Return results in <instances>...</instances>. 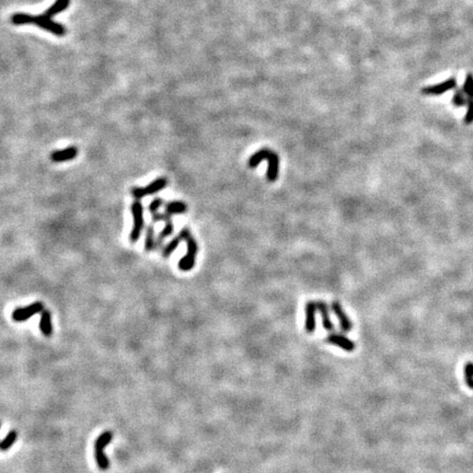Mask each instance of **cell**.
Here are the masks:
<instances>
[{"label": "cell", "mask_w": 473, "mask_h": 473, "mask_svg": "<svg viewBox=\"0 0 473 473\" xmlns=\"http://www.w3.org/2000/svg\"><path fill=\"white\" fill-rule=\"evenodd\" d=\"M71 3V0H57L52 7H49L45 12L39 16H31L27 13H16L11 18V22L14 26H23V24H36L47 32L55 34L56 36H65L66 29L64 26L53 21V17L66 10Z\"/></svg>", "instance_id": "1"}, {"label": "cell", "mask_w": 473, "mask_h": 473, "mask_svg": "<svg viewBox=\"0 0 473 473\" xmlns=\"http://www.w3.org/2000/svg\"><path fill=\"white\" fill-rule=\"evenodd\" d=\"M266 160L268 162V168L266 172V179L268 182H275L280 173V157L275 151L268 148H262L260 150L250 157L248 164L250 168H256L262 161Z\"/></svg>", "instance_id": "2"}, {"label": "cell", "mask_w": 473, "mask_h": 473, "mask_svg": "<svg viewBox=\"0 0 473 473\" xmlns=\"http://www.w3.org/2000/svg\"><path fill=\"white\" fill-rule=\"evenodd\" d=\"M180 233L183 236V241L186 242L187 251H186V255L181 258L180 262H179V268H180L182 272H188L193 270L194 266H195L198 246L195 238H194L191 233L190 229L183 228L180 231Z\"/></svg>", "instance_id": "3"}, {"label": "cell", "mask_w": 473, "mask_h": 473, "mask_svg": "<svg viewBox=\"0 0 473 473\" xmlns=\"http://www.w3.org/2000/svg\"><path fill=\"white\" fill-rule=\"evenodd\" d=\"M131 212L133 216V228L129 235V241L132 243H136L142 236V232L145 226L144 220V206L141 201L135 200L131 206Z\"/></svg>", "instance_id": "4"}, {"label": "cell", "mask_w": 473, "mask_h": 473, "mask_svg": "<svg viewBox=\"0 0 473 473\" xmlns=\"http://www.w3.org/2000/svg\"><path fill=\"white\" fill-rule=\"evenodd\" d=\"M167 185H168V180L166 178H158L156 179V180H153L151 183H149L145 187H138V186L133 187L131 190V194L135 200L141 201L144 197L153 195V194L162 191Z\"/></svg>", "instance_id": "5"}, {"label": "cell", "mask_w": 473, "mask_h": 473, "mask_svg": "<svg viewBox=\"0 0 473 473\" xmlns=\"http://www.w3.org/2000/svg\"><path fill=\"white\" fill-rule=\"evenodd\" d=\"M44 310V305L41 301H36L23 308H17L12 312V319L16 322H24L33 316L41 313Z\"/></svg>", "instance_id": "6"}, {"label": "cell", "mask_w": 473, "mask_h": 473, "mask_svg": "<svg viewBox=\"0 0 473 473\" xmlns=\"http://www.w3.org/2000/svg\"><path fill=\"white\" fill-rule=\"evenodd\" d=\"M151 219H152V222H157V221H163L164 222L163 230L160 232V235L158 236L157 242H156V249H159L162 246V242H163L164 239L168 238L169 236H171L173 233V229H174L173 221H172V218H171L170 215H168V214H166V213L160 214L159 212L156 213V214H152Z\"/></svg>", "instance_id": "7"}, {"label": "cell", "mask_w": 473, "mask_h": 473, "mask_svg": "<svg viewBox=\"0 0 473 473\" xmlns=\"http://www.w3.org/2000/svg\"><path fill=\"white\" fill-rule=\"evenodd\" d=\"M456 88H457V79L451 77L440 83L424 87L422 89V93L424 94V96H440V94H444L445 92L455 90Z\"/></svg>", "instance_id": "8"}, {"label": "cell", "mask_w": 473, "mask_h": 473, "mask_svg": "<svg viewBox=\"0 0 473 473\" xmlns=\"http://www.w3.org/2000/svg\"><path fill=\"white\" fill-rule=\"evenodd\" d=\"M327 342L332 345L340 347L348 353L354 352L355 350V343L350 340L347 336L340 334V333H330L327 337Z\"/></svg>", "instance_id": "9"}, {"label": "cell", "mask_w": 473, "mask_h": 473, "mask_svg": "<svg viewBox=\"0 0 473 473\" xmlns=\"http://www.w3.org/2000/svg\"><path fill=\"white\" fill-rule=\"evenodd\" d=\"M332 311L336 316L338 322H340V327L344 332H350L353 328V323L351 319L347 317L344 309L342 308V305L338 301H332L331 303Z\"/></svg>", "instance_id": "10"}, {"label": "cell", "mask_w": 473, "mask_h": 473, "mask_svg": "<svg viewBox=\"0 0 473 473\" xmlns=\"http://www.w3.org/2000/svg\"><path fill=\"white\" fill-rule=\"evenodd\" d=\"M318 310L317 302L316 301H308L305 306V328L308 333H313L316 331L317 323H316V312Z\"/></svg>", "instance_id": "11"}, {"label": "cell", "mask_w": 473, "mask_h": 473, "mask_svg": "<svg viewBox=\"0 0 473 473\" xmlns=\"http://www.w3.org/2000/svg\"><path fill=\"white\" fill-rule=\"evenodd\" d=\"M78 155L77 147L72 146L63 149V150H55L51 153V160L53 162H66L69 160H73Z\"/></svg>", "instance_id": "12"}, {"label": "cell", "mask_w": 473, "mask_h": 473, "mask_svg": "<svg viewBox=\"0 0 473 473\" xmlns=\"http://www.w3.org/2000/svg\"><path fill=\"white\" fill-rule=\"evenodd\" d=\"M39 330L43 333L44 336L49 337L53 335V326H52V315L48 310L44 309L41 312V320H39Z\"/></svg>", "instance_id": "13"}, {"label": "cell", "mask_w": 473, "mask_h": 473, "mask_svg": "<svg viewBox=\"0 0 473 473\" xmlns=\"http://www.w3.org/2000/svg\"><path fill=\"white\" fill-rule=\"evenodd\" d=\"M317 308L319 312H320V316L322 319V326L326 328L327 331H333L334 330V326L331 321L330 318V313H328V307L325 301H317Z\"/></svg>", "instance_id": "14"}, {"label": "cell", "mask_w": 473, "mask_h": 473, "mask_svg": "<svg viewBox=\"0 0 473 473\" xmlns=\"http://www.w3.org/2000/svg\"><path fill=\"white\" fill-rule=\"evenodd\" d=\"M187 206L186 204L182 201H171L166 204L164 206V213L168 215H180V214L186 213Z\"/></svg>", "instance_id": "15"}, {"label": "cell", "mask_w": 473, "mask_h": 473, "mask_svg": "<svg viewBox=\"0 0 473 473\" xmlns=\"http://www.w3.org/2000/svg\"><path fill=\"white\" fill-rule=\"evenodd\" d=\"M113 435L111 432H104L102 434L97 438L96 442H94V451H100L104 450L106 447L112 441Z\"/></svg>", "instance_id": "16"}, {"label": "cell", "mask_w": 473, "mask_h": 473, "mask_svg": "<svg viewBox=\"0 0 473 473\" xmlns=\"http://www.w3.org/2000/svg\"><path fill=\"white\" fill-rule=\"evenodd\" d=\"M181 241H183V236L181 235V233H179V235L177 237H174L167 246L163 247L162 256L164 258H168L169 256H170L172 253L176 251V249L179 247V245H180Z\"/></svg>", "instance_id": "17"}, {"label": "cell", "mask_w": 473, "mask_h": 473, "mask_svg": "<svg viewBox=\"0 0 473 473\" xmlns=\"http://www.w3.org/2000/svg\"><path fill=\"white\" fill-rule=\"evenodd\" d=\"M156 240H155V228H153V223L149 225L146 228V239H145V249L146 251L150 252L156 249Z\"/></svg>", "instance_id": "18"}, {"label": "cell", "mask_w": 473, "mask_h": 473, "mask_svg": "<svg viewBox=\"0 0 473 473\" xmlns=\"http://www.w3.org/2000/svg\"><path fill=\"white\" fill-rule=\"evenodd\" d=\"M468 99L469 98L466 96V93L462 89L456 88L454 91V96H452V104H454L455 108H465L467 107Z\"/></svg>", "instance_id": "19"}, {"label": "cell", "mask_w": 473, "mask_h": 473, "mask_svg": "<svg viewBox=\"0 0 473 473\" xmlns=\"http://www.w3.org/2000/svg\"><path fill=\"white\" fill-rule=\"evenodd\" d=\"M18 439V432L17 431H10L6 438L0 441V450L7 451L13 446L14 442Z\"/></svg>", "instance_id": "20"}, {"label": "cell", "mask_w": 473, "mask_h": 473, "mask_svg": "<svg viewBox=\"0 0 473 473\" xmlns=\"http://www.w3.org/2000/svg\"><path fill=\"white\" fill-rule=\"evenodd\" d=\"M94 454H96V460H97L99 469L102 470V471L108 470L109 468V460L108 456L104 454V450L94 451Z\"/></svg>", "instance_id": "21"}, {"label": "cell", "mask_w": 473, "mask_h": 473, "mask_svg": "<svg viewBox=\"0 0 473 473\" xmlns=\"http://www.w3.org/2000/svg\"><path fill=\"white\" fill-rule=\"evenodd\" d=\"M462 90L468 98H473V73H467Z\"/></svg>", "instance_id": "22"}, {"label": "cell", "mask_w": 473, "mask_h": 473, "mask_svg": "<svg viewBox=\"0 0 473 473\" xmlns=\"http://www.w3.org/2000/svg\"><path fill=\"white\" fill-rule=\"evenodd\" d=\"M465 371V379L467 386L473 390V363H467L464 368Z\"/></svg>", "instance_id": "23"}, {"label": "cell", "mask_w": 473, "mask_h": 473, "mask_svg": "<svg viewBox=\"0 0 473 473\" xmlns=\"http://www.w3.org/2000/svg\"><path fill=\"white\" fill-rule=\"evenodd\" d=\"M464 123L466 125H471V124H473V98L468 99L467 112L464 117Z\"/></svg>", "instance_id": "24"}, {"label": "cell", "mask_w": 473, "mask_h": 473, "mask_svg": "<svg viewBox=\"0 0 473 473\" xmlns=\"http://www.w3.org/2000/svg\"><path fill=\"white\" fill-rule=\"evenodd\" d=\"M162 204H163L162 198H155V200H153L150 204H149V206H148L149 213H150L151 215H152V214L158 213L159 208L162 206Z\"/></svg>", "instance_id": "25"}, {"label": "cell", "mask_w": 473, "mask_h": 473, "mask_svg": "<svg viewBox=\"0 0 473 473\" xmlns=\"http://www.w3.org/2000/svg\"><path fill=\"white\" fill-rule=\"evenodd\" d=\"M0 427H1V424H0Z\"/></svg>", "instance_id": "26"}]
</instances>
